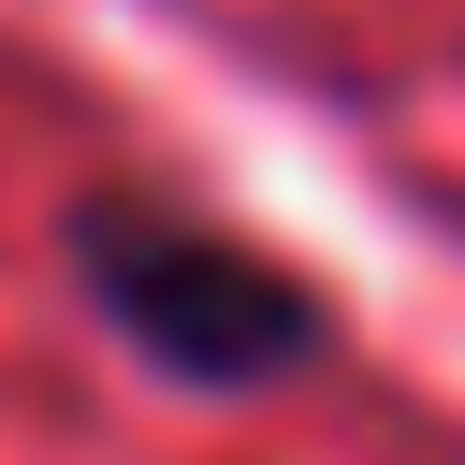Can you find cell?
<instances>
[{"mask_svg":"<svg viewBox=\"0 0 465 465\" xmlns=\"http://www.w3.org/2000/svg\"><path fill=\"white\" fill-rule=\"evenodd\" d=\"M58 247H73V291L102 305V334H116L145 378H174V392H276V378H320V363H334V305H320L276 247L218 232V218H189V203L87 189Z\"/></svg>","mask_w":465,"mask_h":465,"instance_id":"1","label":"cell"}]
</instances>
